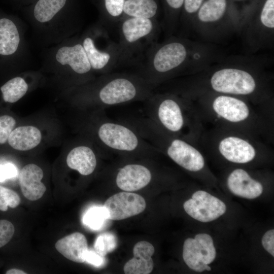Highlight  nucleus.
I'll use <instances>...</instances> for the list:
<instances>
[{
  "label": "nucleus",
  "instance_id": "1",
  "mask_svg": "<svg viewBox=\"0 0 274 274\" xmlns=\"http://www.w3.org/2000/svg\"><path fill=\"white\" fill-rule=\"evenodd\" d=\"M207 67L195 74L172 80L169 91L184 97L214 92L244 98L267 115H274L273 76L257 64L246 62Z\"/></svg>",
  "mask_w": 274,
  "mask_h": 274
},
{
  "label": "nucleus",
  "instance_id": "2",
  "mask_svg": "<svg viewBox=\"0 0 274 274\" xmlns=\"http://www.w3.org/2000/svg\"><path fill=\"white\" fill-rule=\"evenodd\" d=\"M187 98L193 102L204 127L235 130L273 146L274 121L248 100L214 92H204Z\"/></svg>",
  "mask_w": 274,
  "mask_h": 274
},
{
  "label": "nucleus",
  "instance_id": "3",
  "mask_svg": "<svg viewBox=\"0 0 274 274\" xmlns=\"http://www.w3.org/2000/svg\"><path fill=\"white\" fill-rule=\"evenodd\" d=\"M209 51L207 46L170 36L164 42H155L149 47L138 74L155 89L168 81L208 67Z\"/></svg>",
  "mask_w": 274,
  "mask_h": 274
},
{
  "label": "nucleus",
  "instance_id": "4",
  "mask_svg": "<svg viewBox=\"0 0 274 274\" xmlns=\"http://www.w3.org/2000/svg\"><path fill=\"white\" fill-rule=\"evenodd\" d=\"M145 101L146 117L159 128L199 143L204 126L191 99L164 91L154 92Z\"/></svg>",
  "mask_w": 274,
  "mask_h": 274
},
{
  "label": "nucleus",
  "instance_id": "5",
  "mask_svg": "<svg viewBox=\"0 0 274 274\" xmlns=\"http://www.w3.org/2000/svg\"><path fill=\"white\" fill-rule=\"evenodd\" d=\"M199 144L206 155L239 165L269 159L274 150L273 145L262 139L215 127H204Z\"/></svg>",
  "mask_w": 274,
  "mask_h": 274
},
{
  "label": "nucleus",
  "instance_id": "6",
  "mask_svg": "<svg viewBox=\"0 0 274 274\" xmlns=\"http://www.w3.org/2000/svg\"><path fill=\"white\" fill-rule=\"evenodd\" d=\"M124 121L132 126L160 153L185 170L198 173L206 167V154L199 143L170 134L147 117H130Z\"/></svg>",
  "mask_w": 274,
  "mask_h": 274
},
{
  "label": "nucleus",
  "instance_id": "7",
  "mask_svg": "<svg viewBox=\"0 0 274 274\" xmlns=\"http://www.w3.org/2000/svg\"><path fill=\"white\" fill-rule=\"evenodd\" d=\"M101 117L95 127V136L105 150L129 157L160 153L127 123Z\"/></svg>",
  "mask_w": 274,
  "mask_h": 274
},
{
  "label": "nucleus",
  "instance_id": "8",
  "mask_svg": "<svg viewBox=\"0 0 274 274\" xmlns=\"http://www.w3.org/2000/svg\"><path fill=\"white\" fill-rule=\"evenodd\" d=\"M119 25V64L136 62L156 42L159 30L157 19L127 17L121 19Z\"/></svg>",
  "mask_w": 274,
  "mask_h": 274
},
{
  "label": "nucleus",
  "instance_id": "9",
  "mask_svg": "<svg viewBox=\"0 0 274 274\" xmlns=\"http://www.w3.org/2000/svg\"><path fill=\"white\" fill-rule=\"evenodd\" d=\"M227 7V0H206L190 24L201 35L211 39L239 28L241 23L226 17Z\"/></svg>",
  "mask_w": 274,
  "mask_h": 274
},
{
  "label": "nucleus",
  "instance_id": "10",
  "mask_svg": "<svg viewBox=\"0 0 274 274\" xmlns=\"http://www.w3.org/2000/svg\"><path fill=\"white\" fill-rule=\"evenodd\" d=\"M183 258L186 264L191 269L201 272L210 271L208 265L215 259L216 251L213 240L207 233H198L194 238L185 239L183 248Z\"/></svg>",
  "mask_w": 274,
  "mask_h": 274
},
{
  "label": "nucleus",
  "instance_id": "11",
  "mask_svg": "<svg viewBox=\"0 0 274 274\" xmlns=\"http://www.w3.org/2000/svg\"><path fill=\"white\" fill-rule=\"evenodd\" d=\"M248 44L254 48L271 45L274 32V0H265L258 18L244 22Z\"/></svg>",
  "mask_w": 274,
  "mask_h": 274
},
{
  "label": "nucleus",
  "instance_id": "12",
  "mask_svg": "<svg viewBox=\"0 0 274 274\" xmlns=\"http://www.w3.org/2000/svg\"><path fill=\"white\" fill-rule=\"evenodd\" d=\"M186 213L201 222L216 220L226 211L224 202L204 190H197L183 204Z\"/></svg>",
  "mask_w": 274,
  "mask_h": 274
},
{
  "label": "nucleus",
  "instance_id": "13",
  "mask_svg": "<svg viewBox=\"0 0 274 274\" xmlns=\"http://www.w3.org/2000/svg\"><path fill=\"white\" fill-rule=\"evenodd\" d=\"M104 206L107 210L109 220H120L143 212L146 203L140 195L123 191L110 197L105 202Z\"/></svg>",
  "mask_w": 274,
  "mask_h": 274
},
{
  "label": "nucleus",
  "instance_id": "14",
  "mask_svg": "<svg viewBox=\"0 0 274 274\" xmlns=\"http://www.w3.org/2000/svg\"><path fill=\"white\" fill-rule=\"evenodd\" d=\"M92 70L107 74L119 65V50L118 43L113 42L102 48L98 47L92 37H85L81 43Z\"/></svg>",
  "mask_w": 274,
  "mask_h": 274
},
{
  "label": "nucleus",
  "instance_id": "15",
  "mask_svg": "<svg viewBox=\"0 0 274 274\" xmlns=\"http://www.w3.org/2000/svg\"><path fill=\"white\" fill-rule=\"evenodd\" d=\"M153 173L147 165L130 162L119 167L115 177V183L120 189L128 192L140 190L152 180Z\"/></svg>",
  "mask_w": 274,
  "mask_h": 274
},
{
  "label": "nucleus",
  "instance_id": "16",
  "mask_svg": "<svg viewBox=\"0 0 274 274\" xmlns=\"http://www.w3.org/2000/svg\"><path fill=\"white\" fill-rule=\"evenodd\" d=\"M226 182L232 194L247 199L257 198L263 191L262 183L241 167L231 170L227 176Z\"/></svg>",
  "mask_w": 274,
  "mask_h": 274
},
{
  "label": "nucleus",
  "instance_id": "17",
  "mask_svg": "<svg viewBox=\"0 0 274 274\" xmlns=\"http://www.w3.org/2000/svg\"><path fill=\"white\" fill-rule=\"evenodd\" d=\"M20 42V34L15 22L9 17L0 15V67L10 64Z\"/></svg>",
  "mask_w": 274,
  "mask_h": 274
},
{
  "label": "nucleus",
  "instance_id": "18",
  "mask_svg": "<svg viewBox=\"0 0 274 274\" xmlns=\"http://www.w3.org/2000/svg\"><path fill=\"white\" fill-rule=\"evenodd\" d=\"M55 58L60 64L68 66L74 73L79 76H87L92 70L80 43L60 48L56 54Z\"/></svg>",
  "mask_w": 274,
  "mask_h": 274
},
{
  "label": "nucleus",
  "instance_id": "19",
  "mask_svg": "<svg viewBox=\"0 0 274 274\" xmlns=\"http://www.w3.org/2000/svg\"><path fill=\"white\" fill-rule=\"evenodd\" d=\"M42 168L33 163L24 166L19 174V182L24 196L31 201L41 198L46 191L41 182L43 178Z\"/></svg>",
  "mask_w": 274,
  "mask_h": 274
},
{
  "label": "nucleus",
  "instance_id": "20",
  "mask_svg": "<svg viewBox=\"0 0 274 274\" xmlns=\"http://www.w3.org/2000/svg\"><path fill=\"white\" fill-rule=\"evenodd\" d=\"M154 252V247L150 243L145 241L137 243L133 248V258L124 264V273H150L153 269L154 264L152 256Z\"/></svg>",
  "mask_w": 274,
  "mask_h": 274
},
{
  "label": "nucleus",
  "instance_id": "21",
  "mask_svg": "<svg viewBox=\"0 0 274 274\" xmlns=\"http://www.w3.org/2000/svg\"><path fill=\"white\" fill-rule=\"evenodd\" d=\"M66 163L71 169L83 176H89L95 170L97 157L93 149L87 145H78L73 148L66 157Z\"/></svg>",
  "mask_w": 274,
  "mask_h": 274
},
{
  "label": "nucleus",
  "instance_id": "22",
  "mask_svg": "<svg viewBox=\"0 0 274 274\" xmlns=\"http://www.w3.org/2000/svg\"><path fill=\"white\" fill-rule=\"evenodd\" d=\"M55 247L64 257L77 263L85 262V255L88 250L86 237L78 232L59 239L55 243Z\"/></svg>",
  "mask_w": 274,
  "mask_h": 274
},
{
  "label": "nucleus",
  "instance_id": "23",
  "mask_svg": "<svg viewBox=\"0 0 274 274\" xmlns=\"http://www.w3.org/2000/svg\"><path fill=\"white\" fill-rule=\"evenodd\" d=\"M40 130L33 126H21L16 128L11 133L8 142L13 149L27 151L37 146L41 142Z\"/></svg>",
  "mask_w": 274,
  "mask_h": 274
},
{
  "label": "nucleus",
  "instance_id": "24",
  "mask_svg": "<svg viewBox=\"0 0 274 274\" xmlns=\"http://www.w3.org/2000/svg\"><path fill=\"white\" fill-rule=\"evenodd\" d=\"M158 11L159 0H126L122 18L129 17L156 19Z\"/></svg>",
  "mask_w": 274,
  "mask_h": 274
},
{
  "label": "nucleus",
  "instance_id": "25",
  "mask_svg": "<svg viewBox=\"0 0 274 274\" xmlns=\"http://www.w3.org/2000/svg\"><path fill=\"white\" fill-rule=\"evenodd\" d=\"M164 9V30L167 37L175 31L184 3V0H161Z\"/></svg>",
  "mask_w": 274,
  "mask_h": 274
},
{
  "label": "nucleus",
  "instance_id": "26",
  "mask_svg": "<svg viewBox=\"0 0 274 274\" xmlns=\"http://www.w3.org/2000/svg\"><path fill=\"white\" fill-rule=\"evenodd\" d=\"M66 0H39L33 9L35 19L40 23L51 21L64 6Z\"/></svg>",
  "mask_w": 274,
  "mask_h": 274
},
{
  "label": "nucleus",
  "instance_id": "27",
  "mask_svg": "<svg viewBox=\"0 0 274 274\" xmlns=\"http://www.w3.org/2000/svg\"><path fill=\"white\" fill-rule=\"evenodd\" d=\"M0 89L5 102L14 103L26 94L28 85L24 79L16 77L6 82Z\"/></svg>",
  "mask_w": 274,
  "mask_h": 274
},
{
  "label": "nucleus",
  "instance_id": "28",
  "mask_svg": "<svg viewBox=\"0 0 274 274\" xmlns=\"http://www.w3.org/2000/svg\"><path fill=\"white\" fill-rule=\"evenodd\" d=\"M109 220L107 210L104 206H94L87 210L83 216V223L93 230H100Z\"/></svg>",
  "mask_w": 274,
  "mask_h": 274
},
{
  "label": "nucleus",
  "instance_id": "29",
  "mask_svg": "<svg viewBox=\"0 0 274 274\" xmlns=\"http://www.w3.org/2000/svg\"><path fill=\"white\" fill-rule=\"evenodd\" d=\"M126 0H99L101 14L108 23L119 22Z\"/></svg>",
  "mask_w": 274,
  "mask_h": 274
},
{
  "label": "nucleus",
  "instance_id": "30",
  "mask_svg": "<svg viewBox=\"0 0 274 274\" xmlns=\"http://www.w3.org/2000/svg\"><path fill=\"white\" fill-rule=\"evenodd\" d=\"M117 246L116 236L110 232H106L99 234L96 237L94 244V250L103 256L113 251Z\"/></svg>",
  "mask_w": 274,
  "mask_h": 274
},
{
  "label": "nucleus",
  "instance_id": "31",
  "mask_svg": "<svg viewBox=\"0 0 274 274\" xmlns=\"http://www.w3.org/2000/svg\"><path fill=\"white\" fill-rule=\"evenodd\" d=\"M20 202L18 194L15 191L0 186V210L6 211L8 207L16 208Z\"/></svg>",
  "mask_w": 274,
  "mask_h": 274
},
{
  "label": "nucleus",
  "instance_id": "32",
  "mask_svg": "<svg viewBox=\"0 0 274 274\" xmlns=\"http://www.w3.org/2000/svg\"><path fill=\"white\" fill-rule=\"evenodd\" d=\"M204 0H184L182 9L181 23L187 26L190 24L191 22Z\"/></svg>",
  "mask_w": 274,
  "mask_h": 274
},
{
  "label": "nucleus",
  "instance_id": "33",
  "mask_svg": "<svg viewBox=\"0 0 274 274\" xmlns=\"http://www.w3.org/2000/svg\"><path fill=\"white\" fill-rule=\"evenodd\" d=\"M16 125L15 120L9 115L0 116V144H5Z\"/></svg>",
  "mask_w": 274,
  "mask_h": 274
},
{
  "label": "nucleus",
  "instance_id": "34",
  "mask_svg": "<svg viewBox=\"0 0 274 274\" xmlns=\"http://www.w3.org/2000/svg\"><path fill=\"white\" fill-rule=\"evenodd\" d=\"M14 231V226L11 222L6 220H0V248L11 240Z\"/></svg>",
  "mask_w": 274,
  "mask_h": 274
},
{
  "label": "nucleus",
  "instance_id": "35",
  "mask_svg": "<svg viewBox=\"0 0 274 274\" xmlns=\"http://www.w3.org/2000/svg\"><path fill=\"white\" fill-rule=\"evenodd\" d=\"M84 259L85 262L97 267L104 265L106 262L105 256L93 250H88L85 255Z\"/></svg>",
  "mask_w": 274,
  "mask_h": 274
},
{
  "label": "nucleus",
  "instance_id": "36",
  "mask_svg": "<svg viewBox=\"0 0 274 274\" xmlns=\"http://www.w3.org/2000/svg\"><path fill=\"white\" fill-rule=\"evenodd\" d=\"M17 174L16 167L13 164L8 163L0 165V182L15 177Z\"/></svg>",
  "mask_w": 274,
  "mask_h": 274
},
{
  "label": "nucleus",
  "instance_id": "37",
  "mask_svg": "<svg viewBox=\"0 0 274 274\" xmlns=\"http://www.w3.org/2000/svg\"><path fill=\"white\" fill-rule=\"evenodd\" d=\"M262 245L263 248L272 256H274V230L266 231L262 236Z\"/></svg>",
  "mask_w": 274,
  "mask_h": 274
},
{
  "label": "nucleus",
  "instance_id": "38",
  "mask_svg": "<svg viewBox=\"0 0 274 274\" xmlns=\"http://www.w3.org/2000/svg\"><path fill=\"white\" fill-rule=\"evenodd\" d=\"M6 273L7 274H26V272L19 269L13 268V269H11L8 270L6 272Z\"/></svg>",
  "mask_w": 274,
  "mask_h": 274
},
{
  "label": "nucleus",
  "instance_id": "39",
  "mask_svg": "<svg viewBox=\"0 0 274 274\" xmlns=\"http://www.w3.org/2000/svg\"><path fill=\"white\" fill-rule=\"evenodd\" d=\"M238 1H239V0H238Z\"/></svg>",
  "mask_w": 274,
  "mask_h": 274
}]
</instances>
